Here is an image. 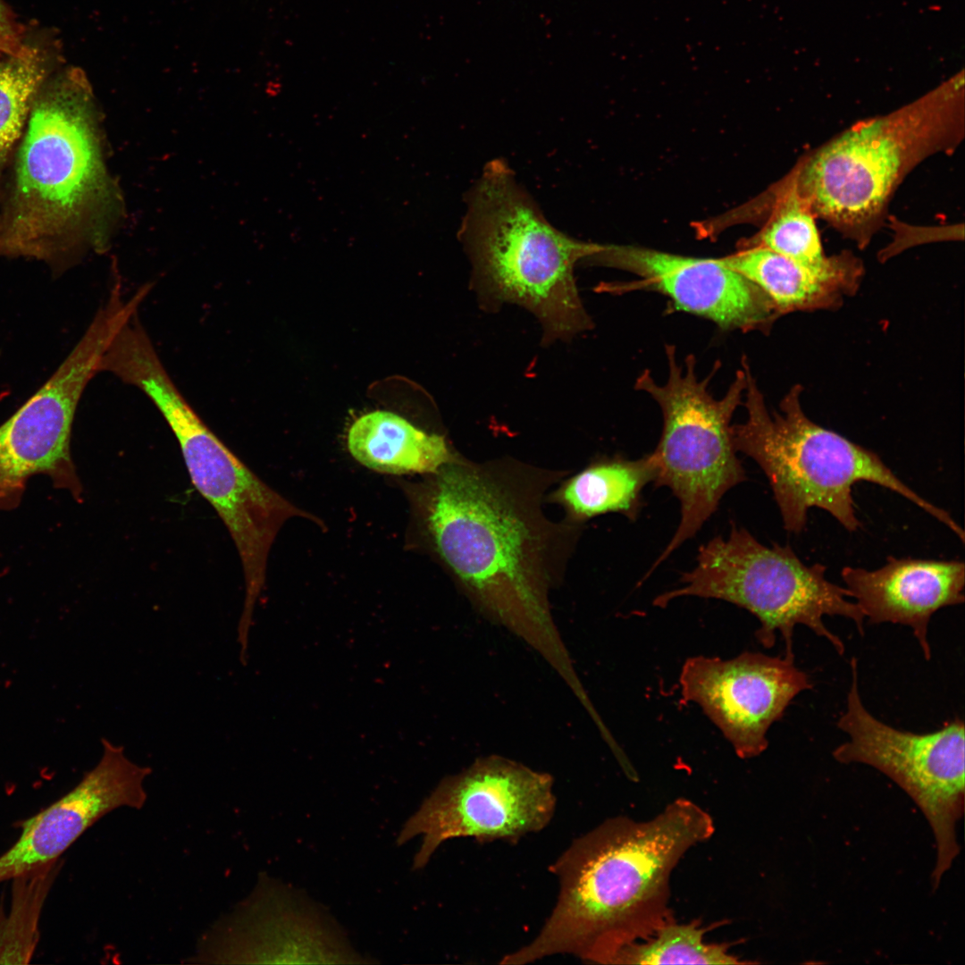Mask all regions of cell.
Listing matches in <instances>:
<instances>
[{
  "label": "cell",
  "mask_w": 965,
  "mask_h": 965,
  "mask_svg": "<svg viewBox=\"0 0 965 965\" xmlns=\"http://www.w3.org/2000/svg\"><path fill=\"white\" fill-rule=\"evenodd\" d=\"M567 474L514 457L475 462L459 454L406 486L424 545L457 588L566 681L575 673L550 592L564 577L583 525L550 520L543 503Z\"/></svg>",
  "instance_id": "obj_1"
},
{
  "label": "cell",
  "mask_w": 965,
  "mask_h": 965,
  "mask_svg": "<svg viewBox=\"0 0 965 965\" xmlns=\"http://www.w3.org/2000/svg\"><path fill=\"white\" fill-rule=\"evenodd\" d=\"M715 832L711 816L685 798L646 821L609 818L575 839L552 864L556 904L538 935L501 964H525L554 954L612 964L628 945L674 921L673 869Z\"/></svg>",
  "instance_id": "obj_2"
},
{
  "label": "cell",
  "mask_w": 965,
  "mask_h": 965,
  "mask_svg": "<svg viewBox=\"0 0 965 965\" xmlns=\"http://www.w3.org/2000/svg\"><path fill=\"white\" fill-rule=\"evenodd\" d=\"M90 85L60 67L37 92L0 188V257L62 274L104 245L105 179Z\"/></svg>",
  "instance_id": "obj_3"
},
{
  "label": "cell",
  "mask_w": 965,
  "mask_h": 965,
  "mask_svg": "<svg viewBox=\"0 0 965 965\" xmlns=\"http://www.w3.org/2000/svg\"><path fill=\"white\" fill-rule=\"evenodd\" d=\"M965 135L962 81L857 122L800 159L786 176L815 217L866 248L903 179L951 153Z\"/></svg>",
  "instance_id": "obj_4"
},
{
  "label": "cell",
  "mask_w": 965,
  "mask_h": 965,
  "mask_svg": "<svg viewBox=\"0 0 965 965\" xmlns=\"http://www.w3.org/2000/svg\"><path fill=\"white\" fill-rule=\"evenodd\" d=\"M466 202L459 235L481 295L535 315L544 343L590 328L574 268L602 245L577 240L549 222L500 159L485 165Z\"/></svg>",
  "instance_id": "obj_5"
},
{
  "label": "cell",
  "mask_w": 965,
  "mask_h": 965,
  "mask_svg": "<svg viewBox=\"0 0 965 965\" xmlns=\"http://www.w3.org/2000/svg\"><path fill=\"white\" fill-rule=\"evenodd\" d=\"M746 375L747 418L732 425L734 446L754 459L768 477L786 531L801 533L811 508L826 510L846 530L856 531L860 522L852 487L865 481L898 493L963 536L946 510L910 489L876 452L812 422L801 405V385L784 396L779 412L769 411L749 363Z\"/></svg>",
  "instance_id": "obj_6"
},
{
  "label": "cell",
  "mask_w": 965,
  "mask_h": 965,
  "mask_svg": "<svg viewBox=\"0 0 965 965\" xmlns=\"http://www.w3.org/2000/svg\"><path fill=\"white\" fill-rule=\"evenodd\" d=\"M115 374L138 388L158 408L178 441L193 485L227 527L244 573L240 618L251 621L281 527L295 516L318 520L264 482L205 424L176 388L152 343L127 349Z\"/></svg>",
  "instance_id": "obj_7"
},
{
  "label": "cell",
  "mask_w": 965,
  "mask_h": 965,
  "mask_svg": "<svg viewBox=\"0 0 965 965\" xmlns=\"http://www.w3.org/2000/svg\"><path fill=\"white\" fill-rule=\"evenodd\" d=\"M826 566L805 565L786 544L768 547L744 528L733 526L729 536L701 545L697 565L680 579V586L660 594L654 605L664 608L681 597L722 600L745 608L760 623L756 638L764 648L785 642L793 651V629L803 625L827 640L839 655L845 647L824 624V616L852 619L863 634L864 615L846 588L826 578Z\"/></svg>",
  "instance_id": "obj_8"
},
{
  "label": "cell",
  "mask_w": 965,
  "mask_h": 965,
  "mask_svg": "<svg viewBox=\"0 0 965 965\" xmlns=\"http://www.w3.org/2000/svg\"><path fill=\"white\" fill-rule=\"evenodd\" d=\"M668 378L657 383L649 370L635 381V389L649 394L659 406L663 417L660 440L650 453L654 466V484L671 490L681 505L679 525L650 575L685 541L693 537L717 510L730 489L746 479L745 470L736 456L732 438L731 420L743 404L748 362L743 357L741 368L726 393L716 399L709 383L720 364L700 380L696 358L688 355L678 365L676 348L666 344Z\"/></svg>",
  "instance_id": "obj_9"
},
{
  "label": "cell",
  "mask_w": 965,
  "mask_h": 965,
  "mask_svg": "<svg viewBox=\"0 0 965 965\" xmlns=\"http://www.w3.org/2000/svg\"><path fill=\"white\" fill-rule=\"evenodd\" d=\"M851 669L846 709L837 720L848 740L833 751V757L843 764L860 763L877 769L916 802L935 838L931 882L936 890L960 853L956 827L964 813V723L956 717L927 734L894 728L864 706L855 658Z\"/></svg>",
  "instance_id": "obj_10"
},
{
  "label": "cell",
  "mask_w": 965,
  "mask_h": 965,
  "mask_svg": "<svg viewBox=\"0 0 965 965\" xmlns=\"http://www.w3.org/2000/svg\"><path fill=\"white\" fill-rule=\"evenodd\" d=\"M555 807L549 774L499 756L481 758L441 781L404 824L397 844L422 836L413 862L421 869L447 840L516 841L543 829Z\"/></svg>",
  "instance_id": "obj_11"
},
{
  "label": "cell",
  "mask_w": 965,
  "mask_h": 965,
  "mask_svg": "<svg viewBox=\"0 0 965 965\" xmlns=\"http://www.w3.org/2000/svg\"><path fill=\"white\" fill-rule=\"evenodd\" d=\"M196 958L208 963H373L327 909L267 874L205 936Z\"/></svg>",
  "instance_id": "obj_12"
},
{
  "label": "cell",
  "mask_w": 965,
  "mask_h": 965,
  "mask_svg": "<svg viewBox=\"0 0 965 965\" xmlns=\"http://www.w3.org/2000/svg\"><path fill=\"white\" fill-rule=\"evenodd\" d=\"M123 322L115 309L101 306L53 375L0 426V498L21 490L35 474L60 471L73 477L70 441L75 411Z\"/></svg>",
  "instance_id": "obj_13"
},
{
  "label": "cell",
  "mask_w": 965,
  "mask_h": 965,
  "mask_svg": "<svg viewBox=\"0 0 965 965\" xmlns=\"http://www.w3.org/2000/svg\"><path fill=\"white\" fill-rule=\"evenodd\" d=\"M794 659L750 651L730 659L692 657L681 670V694L702 709L740 758H754L768 748L770 726L792 701L812 688Z\"/></svg>",
  "instance_id": "obj_14"
},
{
  "label": "cell",
  "mask_w": 965,
  "mask_h": 965,
  "mask_svg": "<svg viewBox=\"0 0 965 965\" xmlns=\"http://www.w3.org/2000/svg\"><path fill=\"white\" fill-rule=\"evenodd\" d=\"M585 261L630 272L634 288L667 296L672 308L709 319L724 330H769L781 315L757 285L719 258H697L628 245H602Z\"/></svg>",
  "instance_id": "obj_15"
},
{
  "label": "cell",
  "mask_w": 965,
  "mask_h": 965,
  "mask_svg": "<svg viewBox=\"0 0 965 965\" xmlns=\"http://www.w3.org/2000/svg\"><path fill=\"white\" fill-rule=\"evenodd\" d=\"M103 754L67 793L22 821L15 843L0 855V883L59 860L98 819L122 807L141 809L151 768L126 756L123 747L102 739Z\"/></svg>",
  "instance_id": "obj_16"
},
{
  "label": "cell",
  "mask_w": 965,
  "mask_h": 965,
  "mask_svg": "<svg viewBox=\"0 0 965 965\" xmlns=\"http://www.w3.org/2000/svg\"><path fill=\"white\" fill-rule=\"evenodd\" d=\"M841 575L869 622L910 627L927 660L931 659L932 616L964 602L965 565L957 559L888 557L878 569L845 566Z\"/></svg>",
  "instance_id": "obj_17"
},
{
  "label": "cell",
  "mask_w": 965,
  "mask_h": 965,
  "mask_svg": "<svg viewBox=\"0 0 965 965\" xmlns=\"http://www.w3.org/2000/svg\"><path fill=\"white\" fill-rule=\"evenodd\" d=\"M719 259L761 289L781 315L837 308L845 296L858 290L864 272L861 261L849 251L834 255L821 268L751 244Z\"/></svg>",
  "instance_id": "obj_18"
},
{
  "label": "cell",
  "mask_w": 965,
  "mask_h": 965,
  "mask_svg": "<svg viewBox=\"0 0 965 965\" xmlns=\"http://www.w3.org/2000/svg\"><path fill=\"white\" fill-rule=\"evenodd\" d=\"M351 456L380 473L429 474L458 457L446 438L428 433L402 416L375 410L358 417L347 436Z\"/></svg>",
  "instance_id": "obj_19"
},
{
  "label": "cell",
  "mask_w": 965,
  "mask_h": 965,
  "mask_svg": "<svg viewBox=\"0 0 965 965\" xmlns=\"http://www.w3.org/2000/svg\"><path fill=\"white\" fill-rule=\"evenodd\" d=\"M654 478L650 453L636 460L600 457L558 482L547 494L546 502L561 507L564 518L579 525L612 512L634 521L642 507V490Z\"/></svg>",
  "instance_id": "obj_20"
},
{
  "label": "cell",
  "mask_w": 965,
  "mask_h": 965,
  "mask_svg": "<svg viewBox=\"0 0 965 965\" xmlns=\"http://www.w3.org/2000/svg\"><path fill=\"white\" fill-rule=\"evenodd\" d=\"M60 63L57 39L43 31L28 30L21 50L0 58V188L33 99Z\"/></svg>",
  "instance_id": "obj_21"
},
{
  "label": "cell",
  "mask_w": 965,
  "mask_h": 965,
  "mask_svg": "<svg viewBox=\"0 0 965 965\" xmlns=\"http://www.w3.org/2000/svg\"><path fill=\"white\" fill-rule=\"evenodd\" d=\"M769 214L764 226L749 243L771 249L812 268L827 266L816 217L785 177L771 189Z\"/></svg>",
  "instance_id": "obj_22"
},
{
  "label": "cell",
  "mask_w": 965,
  "mask_h": 965,
  "mask_svg": "<svg viewBox=\"0 0 965 965\" xmlns=\"http://www.w3.org/2000/svg\"><path fill=\"white\" fill-rule=\"evenodd\" d=\"M59 867L57 860L13 878L9 910L0 914V963H28L31 959L42 907Z\"/></svg>",
  "instance_id": "obj_23"
},
{
  "label": "cell",
  "mask_w": 965,
  "mask_h": 965,
  "mask_svg": "<svg viewBox=\"0 0 965 965\" xmlns=\"http://www.w3.org/2000/svg\"><path fill=\"white\" fill-rule=\"evenodd\" d=\"M708 927L700 922H669L650 938L623 949L612 964H743L729 952L730 944L703 941Z\"/></svg>",
  "instance_id": "obj_24"
},
{
  "label": "cell",
  "mask_w": 965,
  "mask_h": 965,
  "mask_svg": "<svg viewBox=\"0 0 965 965\" xmlns=\"http://www.w3.org/2000/svg\"><path fill=\"white\" fill-rule=\"evenodd\" d=\"M27 31L10 7L0 0V58L18 53L23 46Z\"/></svg>",
  "instance_id": "obj_25"
}]
</instances>
